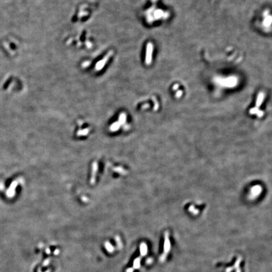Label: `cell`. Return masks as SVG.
Masks as SVG:
<instances>
[{"mask_svg":"<svg viewBox=\"0 0 272 272\" xmlns=\"http://www.w3.org/2000/svg\"><path fill=\"white\" fill-rule=\"evenodd\" d=\"M171 249V243H170V239H169V234L168 233H166L164 236V248H163V253L160 257H159V261L163 263L166 259L168 255L170 253Z\"/></svg>","mask_w":272,"mask_h":272,"instance_id":"cell-1","label":"cell"},{"mask_svg":"<svg viewBox=\"0 0 272 272\" xmlns=\"http://www.w3.org/2000/svg\"><path fill=\"white\" fill-rule=\"evenodd\" d=\"M242 259H243L242 257L239 256L233 266H230V267H228L227 268H226V272H231L234 270H236V272H241V268H240L239 266L241 262L242 261Z\"/></svg>","mask_w":272,"mask_h":272,"instance_id":"cell-2","label":"cell"},{"mask_svg":"<svg viewBox=\"0 0 272 272\" xmlns=\"http://www.w3.org/2000/svg\"><path fill=\"white\" fill-rule=\"evenodd\" d=\"M152 45H149L148 49V55H147V60L148 61H149L151 60V57H152Z\"/></svg>","mask_w":272,"mask_h":272,"instance_id":"cell-3","label":"cell"},{"mask_svg":"<svg viewBox=\"0 0 272 272\" xmlns=\"http://www.w3.org/2000/svg\"><path fill=\"white\" fill-rule=\"evenodd\" d=\"M141 253L142 255H145L147 254V251H148V248H147V246L145 244H143L141 246Z\"/></svg>","mask_w":272,"mask_h":272,"instance_id":"cell-4","label":"cell"}]
</instances>
